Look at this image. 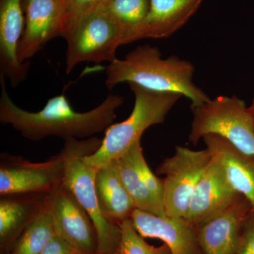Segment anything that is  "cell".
Wrapping results in <instances>:
<instances>
[{"mask_svg": "<svg viewBox=\"0 0 254 254\" xmlns=\"http://www.w3.org/2000/svg\"><path fill=\"white\" fill-rule=\"evenodd\" d=\"M193 64L175 55L163 58L158 48L149 44L136 47L123 60L117 58L106 68L105 86L111 91L127 82L164 93H176L187 97L190 106L203 104L208 95L193 82Z\"/></svg>", "mask_w": 254, "mask_h": 254, "instance_id": "2", "label": "cell"}, {"mask_svg": "<svg viewBox=\"0 0 254 254\" xmlns=\"http://www.w3.org/2000/svg\"><path fill=\"white\" fill-rule=\"evenodd\" d=\"M0 123L10 125L24 138L40 141L48 136L68 140L86 138L106 131L116 118L123 97L110 94L94 109L85 113L74 111L64 95L50 98L43 109L26 111L15 104L6 91L5 78L0 75Z\"/></svg>", "mask_w": 254, "mask_h": 254, "instance_id": "1", "label": "cell"}, {"mask_svg": "<svg viewBox=\"0 0 254 254\" xmlns=\"http://www.w3.org/2000/svg\"><path fill=\"white\" fill-rule=\"evenodd\" d=\"M25 26L23 0H0V75L17 86L27 78L30 63L18 59Z\"/></svg>", "mask_w": 254, "mask_h": 254, "instance_id": "13", "label": "cell"}, {"mask_svg": "<svg viewBox=\"0 0 254 254\" xmlns=\"http://www.w3.org/2000/svg\"><path fill=\"white\" fill-rule=\"evenodd\" d=\"M135 97L131 115L125 121L112 125L105 131L99 149L87 155L83 160L99 169L125 154L143 132L165 121L170 110L182 95L147 89L135 83H128Z\"/></svg>", "mask_w": 254, "mask_h": 254, "instance_id": "4", "label": "cell"}, {"mask_svg": "<svg viewBox=\"0 0 254 254\" xmlns=\"http://www.w3.org/2000/svg\"><path fill=\"white\" fill-rule=\"evenodd\" d=\"M206 149L218 160L234 190L245 196L254 216V156L246 154L216 134L203 138Z\"/></svg>", "mask_w": 254, "mask_h": 254, "instance_id": "16", "label": "cell"}, {"mask_svg": "<svg viewBox=\"0 0 254 254\" xmlns=\"http://www.w3.org/2000/svg\"><path fill=\"white\" fill-rule=\"evenodd\" d=\"M95 185L100 210L105 218L119 225L131 218L136 206L120 177L116 160L98 169Z\"/></svg>", "mask_w": 254, "mask_h": 254, "instance_id": "18", "label": "cell"}, {"mask_svg": "<svg viewBox=\"0 0 254 254\" xmlns=\"http://www.w3.org/2000/svg\"><path fill=\"white\" fill-rule=\"evenodd\" d=\"M48 193H17L0 198V254L12 252L41 214Z\"/></svg>", "mask_w": 254, "mask_h": 254, "instance_id": "15", "label": "cell"}, {"mask_svg": "<svg viewBox=\"0 0 254 254\" xmlns=\"http://www.w3.org/2000/svg\"><path fill=\"white\" fill-rule=\"evenodd\" d=\"M64 39L66 73L80 63H113L119 47L127 44L126 31L100 6L82 16Z\"/></svg>", "mask_w": 254, "mask_h": 254, "instance_id": "6", "label": "cell"}, {"mask_svg": "<svg viewBox=\"0 0 254 254\" xmlns=\"http://www.w3.org/2000/svg\"><path fill=\"white\" fill-rule=\"evenodd\" d=\"M249 109H250L251 115H252V118H253L254 124V97L253 100H252V104L249 107Z\"/></svg>", "mask_w": 254, "mask_h": 254, "instance_id": "26", "label": "cell"}, {"mask_svg": "<svg viewBox=\"0 0 254 254\" xmlns=\"http://www.w3.org/2000/svg\"><path fill=\"white\" fill-rule=\"evenodd\" d=\"M252 215L249 200L240 194L218 215L197 225L203 254H235L247 222Z\"/></svg>", "mask_w": 254, "mask_h": 254, "instance_id": "10", "label": "cell"}, {"mask_svg": "<svg viewBox=\"0 0 254 254\" xmlns=\"http://www.w3.org/2000/svg\"><path fill=\"white\" fill-rule=\"evenodd\" d=\"M25 26L18 46V59L28 63L47 43L61 36L66 0H23Z\"/></svg>", "mask_w": 254, "mask_h": 254, "instance_id": "11", "label": "cell"}, {"mask_svg": "<svg viewBox=\"0 0 254 254\" xmlns=\"http://www.w3.org/2000/svg\"><path fill=\"white\" fill-rule=\"evenodd\" d=\"M240 194L227 180L218 160L212 156L195 187L185 218L197 226L225 210Z\"/></svg>", "mask_w": 254, "mask_h": 254, "instance_id": "12", "label": "cell"}, {"mask_svg": "<svg viewBox=\"0 0 254 254\" xmlns=\"http://www.w3.org/2000/svg\"><path fill=\"white\" fill-rule=\"evenodd\" d=\"M126 31L127 44L138 34L150 10V0H104L100 5Z\"/></svg>", "mask_w": 254, "mask_h": 254, "instance_id": "20", "label": "cell"}, {"mask_svg": "<svg viewBox=\"0 0 254 254\" xmlns=\"http://www.w3.org/2000/svg\"><path fill=\"white\" fill-rule=\"evenodd\" d=\"M55 234L82 254L98 252L96 228L88 212L63 182L47 195Z\"/></svg>", "mask_w": 254, "mask_h": 254, "instance_id": "9", "label": "cell"}, {"mask_svg": "<svg viewBox=\"0 0 254 254\" xmlns=\"http://www.w3.org/2000/svg\"><path fill=\"white\" fill-rule=\"evenodd\" d=\"M41 254H82L67 242L55 235Z\"/></svg>", "mask_w": 254, "mask_h": 254, "instance_id": "25", "label": "cell"}, {"mask_svg": "<svg viewBox=\"0 0 254 254\" xmlns=\"http://www.w3.org/2000/svg\"><path fill=\"white\" fill-rule=\"evenodd\" d=\"M102 139L96 136L86 139L70 138L65 141L60 153L64 162L63 184L80 204L88 212L98 234L99 253L117 254L121 241V228L105 218L100 210L95 180L98 169L83 160L95 153L101 145Z\"/></svg>", "mask_w": 254, "mask_h": 254, "instance_id": "3", "label": "cell"}, {"mask_svg": "<svg viewBox=\"0 0 254 254\" xmlns=\"http://www.w3.org/2000/svg\"><path fill=\"white\" fill-rule=\"evenodd\" d=\"M64 162L61 153L43 163L21 157L0 155V195L48 193L63 182Z\"/></svg>", "mask_w": 254, "mask_h": 254, "instance_id": "8", "label": "cell"}, {"mask_svg": "<svg viewBox=\"0 0 254 254\" xmlns=\"http://www.w3.org/2000/svg\"><path fill=\"white\" fill-rule=\"evenodd\" d=\"M211 158L206 148L193 150L177 146L175 154L159 165L157 174L165 175L164 208L167 216L185 218L195 187Z\"/></svg>", "mask_w": 254, "mask_h": 254, "instance_id": "7", "label": "cell"}, {"mask_svg": "<svg viewBox=\"0 0 254 254\" xmlns=\"http://www.w3.org/2000/svg\"><path fill=\"white\" fill-rule=\"evenodd\" d=\"M130 219L141 237L163 241L171 254H203L196 226L186 218L158 216L136 209Z\"/></svg>", "mask_w": 254, "mask_h": 254, "instance_id": "14", "label": "cell"}, {"mask_svg": "<svg viewBox=\"0 0 254 254\" xmlns=\"http://www.w3.org/2000/svg\"><path fill=\"white\" fill-rule=\"evenodd\" d=\"M235 254H254V216L252 215L242 234Z\"/></svg>", "mask_w": 254, "mask_h": 254, "instance_id": "24", "label": "cell"}, {"mask_svg": "<svg viewBox=\"0 0 254 254\" xmlns=\"http://www.w3.org/2000/svg\"><path fill=\"white\" fill-rule=\"evenodd\" d=\"M55 234L48 201L39 216L23 234L11 254H41Z\"/></svg>", "mask_w": 254, "mask_h": 254, "instance_id": "21", "label": "cell"}, {"mask_svg": "<svg viewBox=\"0 0 254 254\" xmlns=\"http://www.w3.org/2000/svg\"><path fill=\"white\" fill-rule=\"evenodd\" d=\"M189 139L196 145L205 135L216 134L246 154L254 156V124L245 102L238 97L220 95L203 104L190 106Z\"/></svg>", "mask_w": 254, "mask_h": 254, "instance_id": "5", "label": "cell"}, {"mask_svg": "<svg viewBox=\"0 0 254 254\" xmlns=\"http://www.w3.org/2000/svg\"><path fill=\"white\" fill-rule=\"evenodd\" d=\"M203 0H150V10L138 40L169 38L186 24Z\"/></svg>", "mask_w": 254, "mask_h": 254, "instance_id": "17", "label": "cell"}, {"mask_svg": "<svg viewBox=\"0 0 254 254\" xmlns=\"http://www.w3.org/2000/svg\"><path fill=\"white\" fill-rule=\"evenodd\" d=\"M143 156L141 139L137 140L116 160L120 177L136 209L158 216H167L164 205L151 193L141 173L139 163Z\"/></svg>", "mask_w": 254, "mask_h": 254, "instance_id": "19", "label": "cell"}, {"mask_svg": "<svg viewBox=\"0 0 254 254\" xmlns=\"http://www.w3.org/2000/svg\"><path fill=\"white\" fill-rule=\"evenodd\" d=\"M9 254H11V253Z\"/></svg>", "mask_w": 254, "mask_h": 254, "instance_id": "28", "label": "cell"}, {"mask_svg": "<svg viewBox=\"0 0 254 254\" xmlns=\"http://www.w3.org/2000/svg\"><path fill=\"white\" fill-rule=\"evenodd\" d=\"M104 0H66V11L61 37L64 38L82 16L101 4Z\"/></svg>", "mask_w": 254, "mask_h": 254, "instance_id": "23", "label": "cell"}, {"mask_svg": "<svg viewBox=\"0 0 254 254\" xmlns=\"http://www.w3.org/2000/svg\"><path fill=\"white\" fill-rule=\"evenodd\" d=\"M122 237L117 254H171L165 243L160 247L150 245L133 227L131 219L120 224Z\"/></svg>", "mask_w": 254, "mask_h": 254, "instance_id": "22", "label": "cell"}, {"mask_svg": "<svg viewBox=\"0 0 254 254\" xmlns=\"http://www.w3.org/2000/svg\"><path fill=\"white\" fill-rule=\"evenodd\" d=\"M94 254H110V253H99V252H97Z\"/></svg>", "mask_w": 254, "mask_h": 254, "instance_id": "27", "label": "cell"}]
</instances>
